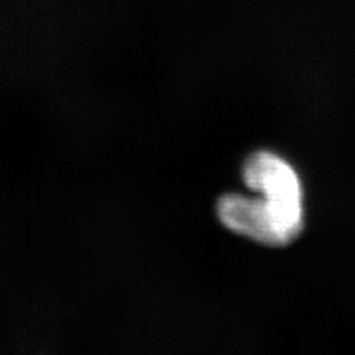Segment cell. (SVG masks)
I'll return each mask as SVG.
<instances>
[{
  "mask_svg": "<svg viewBox=\"0 0 355 355\" xmlns=\"http://www.w3.org/2000/svg\"><path fill=\"white\" fill-rule=\"evenodd\" d=\"M216 215L228 230L266 246H284L296 239L263 198L225 194L218 200Z\"/></svg>",
  "mask_w": 355,
  "mask_h": 355,
  "instance_id": "7a4b0ae2",
  "label": "cell"
},
{
  "mask_svg": "<svg viewBox=\"0 0 355 355\" xmlns=\"http://www.w3.org/2000/svg\"><path fill=\"white\" fill-rule=\"evenodd\" d=\"M243 180L250 190L263 196L286 228L297 237L304 228L302 187L292 166L277 154L258 151L244 162Z\"/></svg>",
  "mask_w": 355,
  "mask_h": 355,
  "instance_id": "6da1fadb",
  "label": "cell"
}]
</instances>
